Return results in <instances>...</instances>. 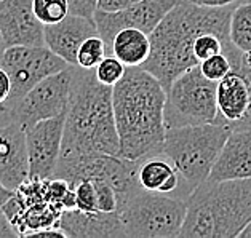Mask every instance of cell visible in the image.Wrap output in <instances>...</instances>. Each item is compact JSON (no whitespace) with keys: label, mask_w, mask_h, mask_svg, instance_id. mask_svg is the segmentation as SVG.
<instances>
[{"label":"cell","mask_w":251,"mask_h":238,"mask_svg":"<svg viewBox=\"0 0 251 238\" xmlns=\"http://www.w3.org/2000/svg\"><path fill=\"white\" fill-rule=\"evenodd\" d=\"M167 90L143 67H128L112 88L114 119L119 133V155L141 160L163 154Z\"/></svg>","instance_id":"1"},{"label":"cell","mask_w":251,"mask_h":238,"mask_svg":"<svg viewBox=\"0 0 251 238\" xmlns=\"http://www.w3.org/2000/svg\"><path fill=\"white\" fill-rule=\"evenodd\" d=\"M234 8H206L181 0L171 8L151 35V54L141 66L168 90L182 72L199 66L194 54V42L203 32L229 37Z\"/></svg>","instance_id":"2"},{"label":"cell","mask_w":251,"mask_h":238,"mask_svg":"<svg viewBox=\"0 0 251 238\" xmlns=\"http://www.w3.org/2000/svg\"><path fill=\"white\" fill-rule=\"evenodd\" d=\"M112 87L98 82L95 69L74 66L61 155H119Z\"/></svg>","instance_id":"3"},{"label":"cell","mask_w":251,"mask_h":238,"mask_svg":"<svg viewBox=\"0 0 251 238\" xmlns=\"http://www.w3.org/2000/svg\"><path fill=\"white\" fill-rule=\"evenodd\" d=\"M251 221V179L203 181L187 198L181 238H234Z\"/></svg>","instance_id":"4"},{"label":"cell","mask_w":251,"mask_h":238,"mask_svg":"<svg viewBox=\"0 0 251 238\" xmlns=\"http://www.w3.org/2000/svg\"><path fill=\"white\" fill-rule=\"evenodd\" d=\"M230 131L221 123L167 128L163 155L170 158L192 192L208 179Z\"/></svg>","instance_id":"5"},{"label":"cell","mask_w":251,"mask_h":238,"mask_svg":"<svg viewBox=\"0 0 251 238\" xmlns=\"http://www.w3.org/2000/svg\"><path fill=\"white\" fill-rule=\"evenodd\" d=\"M187 213V198L171 193L149 192L139 187L119 206L125 237H179Z\"/></svg>","instance_id":"6"},{"label":"cell","mask_w":251,"mask_h":238,"mask_svg":"<svg viewBox=\"0 0 251 238\" xmlns=\"http://www.w3.org/2000/svg\"><path fill=\"white\" fill-rule=\"evenodd\" d=\"M216 88L218 82L206 78L199 66H194L177 75L167 90V128L216 123Z\"/></svg>","instance_id":"7"},{"label":"cell","mask_w":251,"mask_h":238,"mask_svg":"<svg viewBox=\"0 0 251 238\" xmlns=\"http://www.w3.org/2000/svg\"><path fill=\"white\" fill-rule=\"evenodd\" d=\"M72 78L74 66H67L66 69L39 82L21 99L5 102L2 107L10 115L11 121L20 123L24 130L40 120L66 114L71 102Z\"/></svg>","instance_id":"8"},{"label":"cell","mask_w":251,"mask_h":238,"mask_svg":"<svg viewBox=\"0 0 251 238\" xmlns=\"http://www.w3.org/2000/svg\"><path fill=\"white\" fill-rule=\"evenodd\" d=\"M0 64L8 72L11 80V95L7 102L21 99L39 82L69 66L45 45L7 47Z\"/></svg>","instance_id":"9"},{"label":"cell","mask_w":251,"mask_h":238,"mask_svg":"<svg viewBox=\"0 0 251 238\" xmlns=\"http://www.w3.org/2000/svg\"><path fill=\"white\" fill-rule=\"evenodd\" d=\"M224 51L232 61V71L218 82L216 123L234 130H251V69L242 64V51L229 42Z\"/></svg>","instance_id":"10"},{"label":"cell","mask_w":251,"mask_h":238,"mask_svg":"<svg viewBox=\"0 0 251 238\" xmlns=\"http://www.w3.org/2000/svg\"><path fill=\"white\" fill-rule=\"evenodd\" d=\"M66 114L40 120L26 128L29 179H50L58 167L63 147Z\"/></svg>","instance_id":"11"},{"label":"cell","mask_w":251,"mask_h":238,"mask_svg":"<svg viewBox=\"0 0 251 238\" xmlns=\"http://www.w3.org/2000/svg\"><path fill=\"white\" fill-rule=\"evenodd\" d=\"M177 2L181 0H139L131 7L114 11V13L96 10L93 20L98 32L106 44L107 54L111 53L112 40L119 30L125 27H136L144 30L146 34H151Z\"/></svg>","instance_id":"12"},{"label":"cell","mask_w":251,"mask_h":238,"mask_svg":"<svg viewBox=\"0 0 251 238\" xmlns=\"http://www.w3.org/2000/svg\"><path fill=\"white\" fill-rule=\"evenodd\" d=\"M0 30L7 47L45 45L44 24L34 13L32 0H0Z\"/></svg>","instance_id":"13"},{"label":"cell","mask_w":251,"mask_h":238,"mask_svg":"<svg viewBox=\"0 0 251 238\" xmlns=\"http://www.w3.org/2000/svg\"><path fill=\"white\" fill-rule=\"evenodd\" d=\"M29 179L26 131L16 121L0 123V181L10 190Z\"/></svg>","instance_id":"14"},{"label":"cell","mask_w":251,"mask_h":238,"mask_svg":"<svg viewBox=\"0 0 251 238\" xmlns=\"http://www.w3.org/2000/svg\"><path fill=\"white\" fill-rule=\"evenodd\" d=\"M95 20L69 13L59 23L44 26L45 47H48L69 66H77V51L91 35H98Z\"/></svg>","instance_id":"15"},{"label":"cell","mask_w":251,"mask_h":238,"mask_svg":"<svg viewBox=\"0 0 251 238\" xmlns=\"http://www.w3.org/2000/svg\"><path fill=\"white\" fill-rule=\"evenodd\" d=\"M251 179V130H234L226 139L208 181Z\"/></svg>","instance_id":"16"},{"label":"cell","mask_w":251,"mask_h":238,"mask_svg":"<svg viewBox=\"0 0 251 238\" xmlns=\"http://www.w3.org/2000/svg\"><path fill=\"white\" fill-rule=\"evenodd\" d=\"M59 227L66 238H120L125 237L119 211L83 213L77 208L64 210Z\"/></svg>","instance_id":"17"},{"label":"cell","mask_w":251,"mask_h":238,"mask_svg":"<svg viewBox=\"0 0 251 238\" xmlns=\"http://www.w3.org/2000/svg\"><path fill=\"white\" fill-rule=\"evenodd\" d=\"M138 182L144 190L171 193L189 198L192 189L167 155H151L141 158L138 163Z\"/></svg>","instance_id":"18"},{"label":"cell","mask_w":251,"mask_h":238,"mask_svg":"<svg viewBox=\"0 0 251 238\" xmlns=\"http://www.w3.org/2000/svg\"><path fill=\"white\" fill-rule=\"evenodd\" d=\"M126 67H141L151 54V35L136 27H125L115 34L111 53Z\"/></svg>","instance_id":"19"},{"label":"cell","mask_w":251,"mask_h":238,"mask_svg":"<svg viewBox=\"0 0 251 238\" xmlns=\"http://www.w3.org/2000/svg\"><path fill=\"white\" fill-rule=\"evenodd\" d=\"M229 37L240 51H251V0L232 11Z\"/></svg>","instance_id":"20"},{"label":"cell","mask_w":251,"mask_h":238,"mask_svg":"<svg viewBox=\"0 0 251 238\" xmlns=\"http://www.w3.org/2000/svg\"><path fill=\"white\" fill-rule=\"evenodd\" d=\"M107 54L106 44L100 34L91 35L83 42L77 51V66L82 69H95Z\"/></svg>","instance_id":"21"},{"label":"cell","mask_w":251,"mask_h":238,"mask_svg":"<svg viewBox=\"0 0 251 238\" xmlns=\"http://www.w3.org/2000/svg\"><path fill=\"white\" fill-rule=\"evenodd\" d=\"M32 7L44 26L59 23L69 15V0H32Z\"/></svg>","instance_id":"22"},{"label":"cell","mask_w":251,"mask_h":238,"mask_svg":"<svg viewBox=\"0 0 251 238\" xmlns=\"http://www.w3.org/2000/svg\"><path fill=\"white\" fill-rule=\"evenodd\" d=\"M126 69L128 67L119 58H115L114 54H106L101 59V63L95 67V75L98 82L114 88L124 78V75L126 74Z\"/></svg>","instance_id":"23"},{"label":"cell","mask_w":251,"mask_h":238,"mask_svg":"<svg viewBox=\"0 0 251 238\" xmlns=\"http://www.w3.org/2000/svg\"><path fill=\"white\" fill-rule=\"evenodd\" d=\"M230 42V39H224L221 35L213 32H203L200 34L194 42V54L197 58L199 64L203 59H208L218 53H223L226 45Z\"/></svg>","instance_id":"24"},{"label":"cell","mask_w":251,"mask_h":238,"mask_svg":"<svg viewBox=\"0 0 251 238\" xmlns=\"http://www.w3.org/2000/svg\"><path fill=\"white\" fill-rule=\"evenodd\" d=\"M199 67H200L201 74L206 78H210L213 82H219L232 71V61L229 58V54L223 51L208 59H203L199 64Z\"/></svg>","instance_id":"25"},{"label":"cell","mask_w":251,"mask_h":238,"mask_svg":"<svg viewBox=\"0 0 251 238\" xmlns=\"http://www.w3.org/2000/svg\"><path fill=\"white\" fill-rule=\"evenodd\" d=\"M75 208L83 213H98V193L96 187L90 179H82L74 186Z\"/></svg>","instance_id":"26"},{"label":"cell","mask_w":251,"mask_h":238,"mask_svg":"<svg viewBox=\"0 0 251 238\" xmlns=\"http://www.w3.org/2000/svg\"><path fill=\"white\" fill-rule=\"evenodd\" d=\"M96 11V0H69V13L91 18Z\"/></svg>","instance_id":"27"},{"label":"cell","mask_w":251,"mask_h":238,"mask_svg":"<svg viewBox=\"0 0 251 238\" xmlns=\"http://www.w3.org/2000/svg\"><path fill=\"white\" fill-rule=\"evenodd\" d=\"M136 2H139V0H96V10L114 13V11H120L131 7Z\"/></svg>","instance_id":"28"},{"label":"cell","mask_w":251,"mask_h":238,"mask_svg":"<svg viewBox=\"0 0 251 238\" xmlns=\"http://www.w3.org/2000/svg\"><path fill=\"white\" fill-rule=\"evenodd\" d=\"M189 2L206 8H237L238 5L247 3L250 0H189Z\"/></svg>","instance_id":"29"},{"label":"cell","mask_w":251,"mask_h":238,"mask_svg":"<svg viewBox=\"0 0 251 238\" xmlns=\"http://www.w3.org/2000/svg\"><path fill=\"white\" fill-rule=\"evenodd\" d=\"M10 95H11L10 75H8V72L3 69V66L0 64V106L8 101Z\"/></svg>","instance_id":"30"},{"label":"cell","mask_w":251,"mask_h":238,"mask_svg":"<svg viewBox=\"0 0 251 238\" xmlns=\"http://www.w3.org/2000/svg\"><path fill=\"white\" fill-rule=\"evenodd\" d=\"M13 237H20V235H18V232L8 221V217L5 216L2 208H0V238H13Z\"/></svg>","instance_id":"31"},{"label":"cell","mask_w":251,"mask_h":238,"mask_svg":"<svg viewBox=\"0 0 251 238\" xmlns=\"http://www.w3.org/2000/svg\"><path fill=\"white\" fill-rule=\"evenodd\" d=\"M11 195H13V190H10L8 187H5L2 184V181H0V208H2V206L10 200Z\"/></svg>","instance_id":"32"},{"label":"cell","mask_w":251,"mask_h":238,"mask_svg":"<svg viewBox=\"0 0 251 238\" xmlns=\"http://www.w3.org/2000/svg\"><path fill=\"white\" fill-rule=\"evenodd\" d=\"M238 238H251V221L245 225L243 227V230L238 234Z\"/></svg>","instance_id":"33"},{"label":"cell","mask_w":251,"mask_h":238,"mask_svg":"<svg viewBox=\"0 0 251 238\" xmlns=\"http://www.w3.org/2000/svg\"><path fill=\"white\" fill-rule=\"evenodd\" d=\"M8 121H11V119H10V115L7 114V111L0 106V123H8Z\"/></svg>","instance_id":"34"},{"label":"cell","mask_w":251,"mask_h":238,"mask_svg":"<svg viewBox=\"0 0 251 238\" xmlns=\"http://www.w3.org/2000/svg\"><path fill=\"white\" fill-rule=\"evenodd\" d=\"M5 50H7V44H5V40H3L2 30H0V61H2V56H3Z\"/></svg>","instance_id":"35"}]
</instances>
